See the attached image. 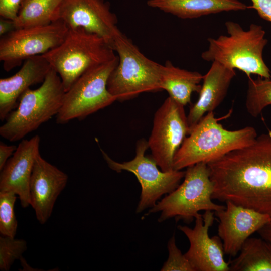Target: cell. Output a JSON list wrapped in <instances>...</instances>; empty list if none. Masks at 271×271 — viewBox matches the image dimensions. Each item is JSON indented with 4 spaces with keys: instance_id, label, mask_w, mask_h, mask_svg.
I'll list each match as a JSON object with an SVG mask.
<instances>
[{
    "instance_id": "cell-1",
    "label": "cell",
    "mask_w": 271,
    "mask_h": 271,
    "mask_svg": "<svg viewBox=\"0 0 271 271\" xmlns=\"http://www.w3.org/2000/svg\"><path fill=\"white\" fill-rule=\"evenodd\" d=\"M212 199L271 216V131L207 164Z\"/></svg>"
},
{
    "instance_id": "cell-2",
    "label": "cell",
    "mask_w": 271,
    "mask_h": 271,
    "mask_svg": "<svg viewBox=\"0 0 271 271\" xmlns=\"http://www.w3.org/2000/svg\"><path fill=\"white\" fill-rule=\"evenodd\" d=\"M188 136L175 155L174 170L216 161L232 151L251 144L257 133L252 126L227 130L211 111L200 120Z\"/></svg>"
},
{
    "instance_id": "cell-3",
    "label": "cell",
    "mask_w": 271,
    "mask_h": 271,
    "mask_svg": "<svg viewBox=\"0 0 271 271\" xmlns=\"http://www.w3.org/2000/svg\"><path fill=\"white\" fill-rule=\"evenodd\" d=\"M228 35L208 38V49L201 58L208 62L216 61L231 69H237L247 76L257 75L271 79V72L264 62L262 53L268 41L260 25L251 24L245 30L237 22L225 23Z\"/></svg>"
},
{
    "instance_id": "cell-4",
    "label": "cell",
    "mask_w": 271,
    "mask_h": 271,
    "mask_svg": "<svg viewBox=\"0 0 271 271\" xmlns=\"http://www.w3.org/2000/svg\"><path fill=\"white\" fill-rule=\"evenodd\" d=\"M103 38L81 28L69 29L62 42L42 54L60 76L65 92L85 72L117 55Z\"/></svg>"
},
{
    "instance_id": "cell-5",
    "label": "cell",
    "mask_w": 271,
    "mask_h": 271,
    "mask_svg": "<svg viewBox=\"0 0 271 271\" xmlns=\"http://www.w3.org/2000/svg\"><path fill=\"white\" fill-rule=\"evenodd\" d=\"M65 93L61 79L52 68L38 88L27 89L21 96L16 109L0 127V135L10 142H16L38 129L57 115Z\"/></svg>"
},
{
    "instance_id": "cell-6",
    "label": "cell",
    "mask_w": 271,
    "mask_h": 271,
    "mask_svg": "<svg viewBox=\"0 0 271 271\" xmlns=\"http://www.w3.org/2000/svg\"><path fill=\"white\" fill-rule=\"evenodd\" d=\"M118 63L107 87L116 100L124 101L148 92L162 90L161 66L145 56L131 40L119 31L114 41Z\"/></svg>"
},
{
    "instance_id": "cell-7",
    "label": "cell",
    "mask_w": 271,
    "mask_h": 271,
    "mask_svg": "<svg viewBox=\"0 0 271 271\" xmlns=\"http://www.w3.org/2000/svg\"><path fill=\"white\" fill-rule=\"evenodd\" d=\"M183 182L172 192L150 208L145 216L158 212V219L162 222L174 218L190 223L201 214V211H218L225 206L212 201L214 185L207 164L199 163L187 168Z\"/></svg>"
},
{
    "instance_id": "cell-8",
    "label": "cell",
    "mask_w": 271,
    "mask_h": 271,
    "mask_svg": "<svg viewBox=\"0 0 271 271\" xmlns=\"http://www.w3.org/2000/svg\"><path fill=\"white\" fill-rule=\"evenodd\" d=\"M118 63V57L94 67L83 74L65 92L62 105L57 114L58 124L83 119L116 100L109 92V77Z\"/></svg>"
},
{
    "instance_id": "cell-9",
    "label": "cell",
    "mask_w": 271,
    "mask_h": 271,
    "mask_svg": "<svg viewBox=\"0 0 271 271\" xmlns=\"http://www.w3.org/2000/svg\"><path fill=\"white\" fill-rule=\"evenodd\" d=\"M148 148V141L145 139L139 140L136 145L134 158L123 163L114 161L101 150L104 160L111 169L118 173L127 171L137 177L142 188L136 210L137 213L153 207L163 195L172 192L179 185L185 174V171L181 170H173L168 172L160 170L153 159L145 156Z\"/></svg>"
},
{
    "instance_id": "cell-10",
    "label": "cell",
    "mask_w": 271,
    "mask_h": 271,
    "mask_svg": "<svg viewBox=\"0 0 271 271\" xmlns=\"http://www.w3.org/2000/svg\"><path fill=\"white\" fill-rule=\"evenodd\" d=\"M69 28L61 20L48 25L15 29L1 37L0 60L9 72L28 58L42 55L60 44Z\"/></svg>"
},
{
    "instance_id": "cell-11",
    "label": "cell",
    "mask_w": 271,
    "mask_h": 271,
    "mask_svg": "<svg viewBox=\"0 0 271 271\" xmlns=\"http://www.w3.org/2000/svg\"><path fill=\"white\" fill-rule=\"evenodd\" d=\"M189 133L184 106L169 96L155 112L148 141L151 157L162 171L174 170L175 155Z\"/></svg>"
},
{
    "instance_id": "cell-12",
    "label": "cell",
    "mask_w": 271,
    "mask_h": 271,
    "mask_svg": "<svg viewBox=\"0 0 271 271\" xmlns=\"http://www.w3.org/2000/svg\"><path fill=\"white\" fill-rule=\"evenodd\" d=\"M215 217L214 211H205L195 219L193 228L178 226L189 241V248L184 254L194 271H230V262L224 259L221 239L219 236L210 237L209 235Z\"/></svg>"
},
{
    "instance_id": "cell-13",
    "label": "cell",
    "mask_w": 271,
    "mask_h": 271,
    "mask_svg": "<svg viewBox=\"0 0 271 271\" xmlns=\"http://www.w3.org/2000/svg\"><path fill=\"white\" fill-rule=\"evenodd\" d=\"M59 20L69 29L81 28L103 38L114 48V41L120 31L117 18L105 0H63Z\"/></svg>"
},
{
    "instance_id": "cell-14",
    "label": "cell",
    "mask_w": 271,
    "mask_h": 271,
    "mask_svg": "<svg viewBox=\"0 0 271 271\" xmlns=\"http://www.w3.org/2000/svg\"><path fill=\"white\" fill-rule=\"evenodd\" d=\"M225 208L214 212L219 220L218 234L225 254L235 257L245 241L257 232L271 216L227 201Z\"/></svg>"
},
{
    "instance_id": "cell-15",
    "label": "cell",
    "mask_w": 271,
    "mask_h": 271,
    "mask_svg": "<svg viewBox=\"0 0 271 271\" xmlns=\"http://www.w3.org/2000/svg\"><path fill=\"white\" fill-rule=\"evenodd\" d=\"M68 175L43 159L36 157L29 184L30 205L41 224L50 217L57 199L66 187Z\"/></svg>"
},
{
    "instance_id": "cell-16",
    "label": "cell",
    "mask_w": 271,
    "mask_h": 271,
    "mask_svg": "<svg viewBox=\"0 0 271 271\" xmlns=\"http://www.w3.org/2000/svg\"><path fill=\"white\" fill-rule=\"evenodd\" d=\"M40 142L38 135L22 140L1 170L0 191L14 192L23 208L30 205L29 184Z\"/></svg>"
},
{
    "instance_id": "cell-17",
    "label": "cell",
    "mask_w": 271,
    "mask_h": 271,
    "mask_svg": "<svg viewBox=\"0 0 271 271\" xmlns=\"http://www.w3.org/2000/svg\"><path fill=\"white\" fill-rule=\"evenodd\" d=\"M51 69L42 55L26 59L13 75L0 79V119L4 121L30 86L43 83Z\"/></svg>"
},
{
    "instance_id": "cell-18",
    "label": "cell",
    "mask_w": 271,
    "mask_h": 271,
    "mask_svg": "<svg viewBox=\"0 0 271 271\" xmlns=\"http://www.w3.org/2000/svg\"><path fill=\"white\" fill-rule=\"evenodd\" d=\"M235 76V69L216 61L212 62L209 70L203 75L198 99L191 106L187 115L189 133L205 114L213 111L222 103Z\"/></svg>"
},
{
    "instance_id": "cell-19",
    "label": "cell",
    "mask_w": 271,
    "mask_h": 271,
    "mask_svg": "<svg viewBox=\"0 0 271 271\" xmlns=\"http://www.w3.org/2000/svg\"><path fill=\"white\" fill-rule=\"evenodd\" d=\"M147 4L183 19L249 8L239 0H148Z\"/></svg>"
},
{
    "instance_id": "cell-20",
    "label": "cell",
    "mask_w": 271,
    "mask_h": 271,
    "mask_svg": "<svg viewBox=\"0 0 271 271\" xmlns=\"http://www.w3.org/2000/svg\"><path fill=\"white\" fill-rule=\"evenodd\" d=\"M203 75L173 65L169 61L161 66V86L169 96L183 106L191 103L193 93H199Z\"/></svg>"
},
{
    "instance_id": "cell-21",
    "label": "cell",
    "mask_w": 271,
    "mask_h": 271,
    "mask_svg": "<svg viewBox=\"0 0 271 271\" xmlns=\"http://www.w3.org/2000/svg\"><path fill=\"white\" fill-rule=\"evenodd\" d=\"M238 255L230 262V271H271V242L249 237Z\"/></svg>"
},
{
    "instance_id": "cell-22",
    "label": "cell",
    "mask_w": 271,
    "mask_h": 271,
    "mask_svg": "<svg viewBox=\"0 0 271 271\" xmlns=\"http://www.w3.org/2000/svg\"><path fill=\"white\" fill-rule=\"evenodd\" d=\"M63 0H22L13 20L15 29L48 25L59 20Z\"/></svg>"
},
{
    "instance_id": "cell-23",
    "label": "cell",
    "mask_w": 271,
    "mask_h": 271,
    "mask_svg": "<svg viewBox=\"0 0 271 271\" xmlns=\"http://www.w3.org/2000/svg\"><path fill=\"white\" fill-rule=\"evenodd\" d=\"M270 105L271 79L259 76L255 79L249 78L245 101L247 112L256 117Z\"/></svg>"
},
{
    "instance_id": "cell-24",
    "label": "cell",
    "mask_w": 271,
    "mask_h": 271,
    "mask_svg": "<svg viewBox=\"0 0 271 271\" xmlns=\"http://www.w3.org/2000/svg\"><path fill=\"white\" fill-rule=\"evenodd\" d=\"M17 196L12 191H0V233L3 236H16L18 222L14 206Z\"/></svg>"
},
{
    "instance_id": "cell-25",
    "label": "cell",
    "mask_w": 271,
    "mask_h": 271,
    "mask_svg": "<svg viewBox=\"0 0 271 271\" xmlns=\"http://www.w3.org/2000/svg\"><path fill=\"white\" fill-rule=\"evenodd\" d=\"M27 249V242L22 239L0 237V270L8 271L15 260L20 259Z\"/></svg>"
},
{
    "instance_id": "cell-26",
    "label": "cell",
    "mask_w": 271,
    "mask_h": 271,
    "mask_svg": "<svg viewBox=\"0 0 271 271\" xmlns=\"http://www.w3.org/2000/svg\"><path fill=\"white\" fill-rule=\"evenodd\" d=\"M169 256L164 263L162 271H194L185 254L178 248L174 234L167 244Z\"/></svg>"
},
{
    "instance_id": "cell-27",
    "label": "cell",
    "mask_w": 271,
    "mask_h": 271,
    "mask_svg": "<svg viewBox=\"0 0 271 271\" xmlns=\"http://www.w3.org/2000/svg\"><path fill=\"white\" fill-rule=\"evenodd\" d=\"M22 0H0L1 17L14 20L16 18Z\"/></svg>"
},
{
    "instance_id": "cell-28",
    "label": "cell",
    "mask_w": 271,
    "mask_h": 271,
    "mask_svg": "<svg viewBox=\"0 0 271 271\" xmlns=\"http://www.w3.org/2000/svg\"><path fill=\"white\" fill-rule=\"evenodd\" d=\"M249 8L255 9L260 18L271 22V0H251Z\"/></svg>"
},
{
    "instance_id": "cell-29",
    "label": "cell",
    "mask_w": 271,
    "mask_h": 271,
    "mask_svg": "<svg viewBox=\"0 0 271 271\" xmlns=\"http://www.w3.org/2000/svg\"><path fill=\"white\" fill-rule=\"evenodd\" d=\"M17 149L15 145H8L1 142L0 143V170H1L7 161L9 159Z\"/></svg>"
},
{
    "instance_id": "cell-30",
    "label": "cell",
    "mask_w": 271,
    "mask_h": 271,
    "mask_svg": "<svg viewBox=\"0 0 271 271\" xmlns=\"http://www.w3.org/2000/svg\"><path fill=\"white\" fill-rule=\"evenodd\" d=\"M15 29L14 21L12 20L6 19L1 17L0 18V35L3 36Z\"/></svg>"
},
{
    "instance_id": "cell-31",
    "label": "cell",
    "mask_w": 271,
    "mask_h": 271,
    "mask_svg": "<svg viewBox=\"0 0 271 271\" xmlns=\"http://www.w3.org/2000/svg\"><path fill=\"white\" fill-rule=\"evenodd\" d=\"M257 233L261 237L271 242V219L257 231Z\"/></svg>"
}]
</instances>
